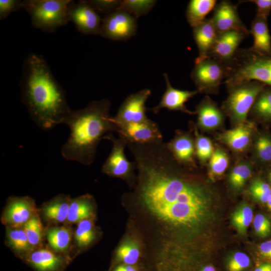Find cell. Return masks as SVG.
Masks as SVG:
<instances>
[{
  "instance_id": "obj_1",
  "label": "cell",
  "mask_w": 271,
  "mask_h": 271,
  "mask_svg": "<svg viewBox=\"0 0 271 271\" xmlns=\"http://www.w3.org/2000/svg\"><path fill=\"white\" fill-rule=\"evenodd\" d=\"M127 147L137 174L126 198L141 207L164 235L195 234L210 212L211 198L205 188L179 170L163 141Z\"/></svg>"
},
{
  "instance_id": "obj_2",
  "label": "cell",
  "mask_w": 271,
  "mask_h": 271,
  "mask_svg": "<svg viewBox=\"0 0 271 271\" xmlns=\"http://www.w3.org/2000/svg\"><path fill=\"white\" fill-rule=\"evenodd\" d=\"M20 87L22 102L39 127L48 130L64 124L72 110L64 90L42 56L34 53L27 56Z\"/></svg>"
},
{
  "instance_id": "obj_3",
  "label": "cell",
  "mask_w": 271,
  "mask_h": 271,
  "mask_svg": "<svg viewBox=\"0 0 271 271\" xmlns=\"http://www.w3.org/2000/svg\"><path fill=\"white\" fill-rule=\"evenodd\" d=\"M110 105L108 99H102L72 110L64 122L70 132L61 150L64 159L84 165L93 163L100 141L116 131L109 114Z\"/></svg>"
},
{
  "instance_id": "obj_4",
  "label": "cell",
  "mask_w": 271,
  "mask_h": 271,
  "mask_svg": "<svg viewBox=\"0 0 271 271\" xmlns=\"http://www.w3.org/2000/svg\"><path fill=\"white\" fill-rule=\"evenodd\" d=\"M227 86L244 81H256L271 87V56L259 53L250 47L239 48L225 63Z\"/></svg>"
},
{
  "instance_id": "obj_5",
  "label": "cell",
  "mask_w": 271,
  "mask_h": 271,
  "mask_svg": "<svg viewBox=\"0 0 271 271\" xmlns=\"http://www.w3.org/2000/svg\"><path fill=\"white\" fill-rule=\"evenodd\" d=\"M72 0H25L22 8L30 16L33 27L54 33L69 21L68 8Z\"/></svg>"
},
{
  "instance_id": "obj_6",
  "label": "cell",
  "mask_w": 271,
  "mask_h": 271,
  "mask_svg": "<svg viewBox=\"0 0 271 271\" xmlns=\"http://www.w3.org/2000/svg\"><path fill=\"white\" fill-rule=\"evenodd\" d=\"M266 85L256 81L228 86L229 95L224 104L226 111L237 122H244L255 99Z\"/></svg>"
},
{
  "instance_id": "obj_7",
  "label": "cell",
  "mask_w": 271,
  "mask_h": 271,
  "mask_svg": "<svg viewBox=\"0 0 271 271\" xmlns=\"http://www.w3.org/2000/svg\"><path fill=\"white\" fill-rule=\"evenodd\" d=\"M104 139L111 142V152L102 167L104 174L113 177L126 180L133 183L136 176L134 170L136 167L134 162H129L124 154V149L127 145L125 139L118 136L114 137L112 133L106 136Z\"/></svg>"
},
{
  "instance_id": "obj_8",
  "label": "cell",
  "mask_w": 271,
  "mask_h": 271,
  "mask_svg": "<svg viewBox=\"0 0 271 271\" xmlns=\"http://www.w3.org/2000/svg\"><path fill=\"white\" fill-rule=\"evenodd\" d=\"M225 77L224 63L209 57L195 63L191 73V78L199 92L216 90Z\"/></svg>"
},
{
  "instance_id": "obj_9",
  "label": "cell",
  "mask_w": 271,
  "mask_h": 271,
  "mask_svg": "<svg viewBox=\"0 0 271 271\" xmlns=\"http://www.w3.org/2000/svg\"><path fill=\"white\" fill-rule=\"evenodd\" d=\"M39 213V209L32 198L10 197L2 211L1 220L6 227H21Z\"/></svg>"
},
{
  "instance_id": "obj_10",
  "label": "cell",
  "mask_w": 271,
  "mask_h": 271,
  "mask_svg": "<svg viewBox=\"0 0 271 271\" xmlns=\"http://www.w3.org/2000/svg\"><path fill=\"white\" fill-rule=\"evenodd\" d=\"M133 16L120 10L107 14L102 20L100 35L112 40H125L133 36L137 22Z\"/></svg>"
},
{
  "instance_id": "obj_11",
  "label": "cell",
  "mask_w": 271,
  "mask_h": 271,
  "mask_svg": "<svg viewBox=\"0 0 271 271\" xmlns=\"http://www.w3.org/2000/svg\"><path fill=\"white\" fill-rule=\"evenodd\" d=\"M69 21L85 35H100L102 20L88 1H72L68 8Z\"/></svg>"
},
{
  "instance_id": "obj_12",
  "label": "cell",
  "mask_w": 271,
  "mask_h": 271,
  "mask_svg": "<svg viewBox=\"0 0 271 271\" xmlns=\"http://www.w3.org/2000/svg\"><path fill=\"white\" fill-rule=\"evenodd\" d=\"M114 123L116 132L127 143L146 144L163 141L158 125L149 118L140 122Z\"/></svg>"
},
{
  "instance_id": "obj_13",
  "label": "cell",
  "mask_w": 271,
  "mask_h": 271,
  "mask_svg": "<svg viewBox=\"0 0 271 271\" xmlns=\"http://www.w3.org/2000/svg\"><path fill=\"white\" fill-rule=\"evenodd\" d=\"M151 91L145 89L127 96L120 106L112 120L115 123L140 122L149 118L146 116V102Z\"/></svg>"
},
{
  "instance_id": "obj_14",
  "label": "cell",
  "mask_w": 271,
  "mask_h": 271,
  "mask_svg": "<svg viewBox=\"0 0 271 271\" xmlns=\"http://www.w3.org/2000/svg\"><path fill=\"white\" fill-rule=\"evenodd\" d=\"M212 22L218 34L239 30L250 34L239 17L237 6L228 1H222L214 9Z\"/></svg>"
},
{
  "instance_id": "obj_15",
  "label": "cell",
  "mask_w": 271,
  "mask_h": 271,
  "mask_svg": "<svg viewBox=\"0 0 271 271\" xmlns=\"http://www.w3.org/2000/svg\"><path fill=\"white\" fill-rule=\"evenodd\" d=\"M248 35L239 30H230L218 34L208 57L224 63L227 62L239 49L242 41Z\"/></svg>"
},
{
  "instance_id": "obj_16",
  "label": "cell",
  "mask_w": 271,
  "mask_h": 271,
  "mask_svg": "<svg viewBox=\"0 0 271 271\" xmlns=\"http://www.w3.org/2000/svg\"><path fill=\"white\" fill-rule=\"evenodd\" d=\"M166 88L159 103L151 110L158 113L160 110L166 108L170 110H178L189 114L194 112L188 110L185 103L191 97L196 95L199 91L182 90L174 88L170 83L168 75L164 74Z\"/></svg>"
},
{
  "instance_id": "obj_17",
  "label": "cell",
  "mask_w": 271,
  "mask_h": 271,
  "mask_svg": "<svg viewBox=\"0 0 271 271\" xmlns=\"http://www.w3.org/2000/svg\"><path fill=\"white\" fill-rule=\"evenodd\" d=\"M66 256L44 245L34 249L24 258L38 271H58L63 266Z\"/></svg>"
},
{
  "instance_id": "obj_18",
  "label": "cell",
  "mask_w": 271,
  "mask_h": 271,
  "mask_svg": "<svg viewBox=\"0 0 271 271\" xmlns=\"http://www.w3.org/2000/svg\"><path fill=\"white\" fill-rule=\"evenodd\" d=\"M72 225H48L45 228L47 245L54 251L65 255L73 250L74 230Z\"/></svg>"
},
{
  "instance_id": "obj_19",
  "label": "cell",
  "mask_w": 271,
  "mask_h": 271,
  "mask_svg": "<svg viewBox=\"0 0 271 271\" xmlns=\"http://www.w3.org/2000/svg\"><path fill=\"white\" fill-rule=\"evenodd\" d=\"M72 198L65 194L58 195L45 202L39 209L40 214L48 225L65 224Z\"/></svg>"
},
{
  "instance_id": "obj_20",
  "label": "cell",
  "mask_w": 271,
  "mask_h": 271,
  "mask_svg": "<svg viewBox=\"0 0 271 271\" xmlns=\"http://www.w3.org/2000/svg\"><path fill=\"white\" fill-rule=\"evenodd\" d=\"M218 35L211 18L206 19L203 22L193 28V36L197 46L199 55L195 63L207 58Z\"/></svg>"
},
{
  "instance_id": "obj_21",
  "label": "cell",
  "mask_w": 271,
  "mask_h": 271,
  "mask_svg": "<svg viewBox=\"0 0 271 271\" xmlns=\"http://www.w3.org/2000/svg\"><path fill=\"white\" fill-rule=\"evenodd\" d=\"M166 146L179 164H194L195 145L191 136L187 133L178 132Z\"/></svg>"
},
{
  "instance_id": "obj_22",
  "label": "cell",
  "mask_w": 271,
  "mask_h": 271,
  "mask_svg": "<svg viewBox=\"0 0 271 271\" xmlns=\"http://www.w3.org/2000/svg\"><path fill=\"white\" fill-rule=\"evenodd\" d=\"M94 201L88 194L72 198L67 221L65 224L72 225L94 217Z\"/></svg>"
},
{
  "instance_id": "obj_23",
  "label": "cell",
  "mask_w": 271,
  "mask_h": 271,
  "mask_svg": "<svg viewBox=\"0 0 271 271\" xmlns=\"http://www.w3.org/2000/svg\"><path fill=\"white\" fill-rule=\"evenodd\" d=\"M249 33L253 37V44L250 48L259 53L271 56V36L267 20L256 16Z\"/></svg>"
},
{
  "instance_id": "obj_24",
  "label": "cell",
  "mask_w": 271,
  "mask_h": 271,
  "mask_svg": "<svg viewBox=\"0 0 271 271\" xmlns=\"http://www.w3.org/2000/svg\"><path fill=\"white\" fill-rule=\"evenodd\" d=\"M198 124L204 129H212L219 126L223 115L216 105L208 98L203 100L197 107Z\"/></svg>"
},
{
  "instance_id": "obj_25",
  "label": "cell",
  "mask_w": 271,
  "mask_h": 271,
  "mask_svg": "<svg viewBox=\"0 0 271 271\" xmlns=\"http://www.w3.org/2000/svg\"><path fill=\"white\" fill-rule=\"evenodd\" d=\"M251 126L241 124L221 134L219 139L233 150L241 152L249 145L252 134Z\"/></svg>"
},
{
  "instance_id": "obj_26",
  "label": "cell",
  "mask_w": 271,
  "mask_h": 271,
  "mask_svg": "<svg viewBox=\"0 0 271 271\" xmlns=\"http://www.w3.org/2000/svg\"><path fill=\"white\" fill-rule=\"evenodd\" d=\"M93 220V218L87 219L77 223L73 247V250L77 253L88 248L96 240L97 231Z\"/></svg>"
},
{
  "instance_id": "obj_27",
  "label": "cell",
  "mask_w": 271,
  "mask_h": 271,
  "mask_svg": "<svg viewBox=\"0 0 271 271\" xmlns=\"http://www.w3.org/2000/svg\"><path fill=\"white\" fill-rule=\"evenodd\" d=\"M5 243L14 253L24 258L34 249L30 244L23 227H6Z\"/></svg>"
},
{
  "instance_id": "obj_28",
  "label": "cell",
  "mask_w": 271,
  "mask_h": 271,
  "mask_svg": "<svg viewBox=\"0 0 271 271\" xmlns=\"http://www.w3.org/2000/svg\"><path fill=\"white\" fill-rule=\"evenodd\" d=\"M215 0H192L189 3L186 12L188 23L194 27L203 22L206 16L216 6Z\"/></svg>"
},
{
  "instance_id": "obj_29",
  "label": "cell",
  "mask_w": 271,
  "mask_h": 271,
  "mask_svg": "<svg viewBox=\"0 0 271 271\" xmlns=\"http://www.w3.org/2000/svg\"><path fill=\"white\" fill-rule=\"evenodd\" d=\"M23 227L30 244L34 249L44 245L45 228L40 213L32 218Z\"/></svg>"
},
{
  "instance_id": "obj_30",
  "label": "cell",
  "mask_w": 271,
  "mask_h": 271,
  "mask_svg": "<svg viewBox=\"0 0 271 271\" xmlns=\"http://www.w3.org/2000/svg\"><path fill=\"white\" fill-rule=\"evenodd\" d=\"M258 116L271 120V87L266 86L260 92L251 108Z\"/></svg>"
},
{
  "instance_id": "obj_31",
  "label": "cell",
  "mask_w": 271,
  "mask_h": 271,
  "mask_svg": "<svg viewBox=\"0 0 271 271\" xmlns=\"http://www.w3.org/2000/svg\"><path fill=\"white\" fill-rule=\"evenodd\" d=\"M140 251L134 241L128 240L121 244L115 252L116 259L123 264L133 265L138 261Z\"/></svg>"
},
{
  "instance_id": "obj_32",
  "label": "cell",
  "mask_w": 271,
  "mask_h": 271,
  "mask_svg": "<svg viewBox=\"0 0 271 271\" xmlns=\"http://www.w3.org/2000/svg\"><path fill=\"white\" fill-rule=\"evenodd\" d=\"M156 3L154 0H125L121 1L118 9L124 11L134 18L144 16L148 13Z\"/></svg>"
},
{
  "instance_id": "obj_33",
  "label": "cell",
  "mask_w": 271,
  "mask_h": 271,
  "mask_svg": "<svg viewBox=\"0 0 271 271\" xmlns=\"http://www.w3.org/2000/svg\"><path fill=\"white\" fill-rule=\"evenodd\" d=\"M253 219V211L251 207L246 204L240 206L233 213L231 216L232 225L240 234H244Z\"/></svg>"
},
{
  "instance_id": "obj_34",
  "label": "cell",
  "mask_w": 271,
  "mask_h": 271,
  "mask_svg": "<svg viewBox=\"0 0 271 271\" xmlns=\"http://www.w3.org/2000/svg\"><path fill=\"white\" fill-rule=\"evenodd\" d=\"M229 159L227 154L221 149L215 150L209 162V176L212 180L221 176L227 169Z\"/></svg>"
},
{
  "instance_id": "obj_35",
  "label": "cell",
  "mask_w": 271,
  "mask_h": 271,
  "mask_svg": "<svg viewBox=\"0 0 271 271\" xmlns=\"http://www.w3.org/2000/svg\"><path fill=\"white\" fill-rule=\"evenodd\" d=\"M251 175V169L249 165L245 163L239 164L231 170L229 176V182L233 188L239 190L244 185Z\"/></svg>"
},
{
  "instance_id": "obj_36",
  "label": "cell",
  "mask_w": 271,
  "mask_h": 271,
  "mask_svg": "<svg viewBox=\"0 0 271 271\" xmlns=\"http://www.w3.org/2000/svg\"><path fill=\"white\" fill-rule=\"evenodd\" d=\"M195 148L197 158L201 162H205L210 159L213 153V148L211 141L207 138L199 134L196 129Z\"/></svg>"
},
{
  "instance_id": "obj_37",
  "label": "cell",
  "mask_w": 271,
  "mask_h": 271,
  "mask_svg": "<svg viewBox=\"0 0 271 271\" xmlns=\"http://www.w3.org/2000/svg\"><path fill=\"white\" fill-rule=\"evenodd\" d=\"M249 192L256 200L261 203H266L271 194V189L266 183L259 179H255L251 184Z\"/></svg>"
},
{
  "instance_id": "obj_38",
  "label": "cell",
  "mask_w": 271,
  "mask_h": 271,
  "mask_svg": "<svg viewBox=\"0 0 271 271\" xmlns=\"http://www.w3.org/2000/svg\"><path fill=\"white\" fill-rule=\"evenodd\" d=\"M249 256L242 252H237L231 256L226 263L228 271H243L250 265Z\"/></svg>"
},
{
  "instance_id": "obj_39",
  "label": "cell",
  "mask_w": 271,
  "mask_h": 271,
  "mask_svg": "<svg viewBox=\"0 0 271 271\" xmlns=\"http://www.w3.org/2000/svg\"><path fill=\"white\" fill-rule=\"evenodd\" d=\"M255 147L256 154L261 161H271V138L268 135L260 136L256 141Z\"/></svg>"
},
{
  "instance_id": "obj_40",
  "label": "cell",
  "mask_w": 271,
  "mask_h": 271,
  "mask_svg": "<svg viewBox=\"0 0 271 271\" xmlns=\"http://www.w3.org/2000/svg\"><path fill=\"white\" fill-rule=\"evenodd\" d=\"M253 225L255 233L260 237H266L271 232L270 222L263 214H258L255 216Z\"/></svg>"
},
{
  "instance_id": "obj_41",
  "label": "cell",
  "mask_w": 271,
  "mask_h": 271,
  "mask_svg": "<svg viewBox=\"0 0 271 271\" xmlns=\"http://www.w3.org/2000/svg\"><path fill=\"white\" fill-rule=\"evenodd\" d=\"M121 1L117 0H91L90 4L99 13L108 14L118 9Z\"/></svg>"
},
{
  "instance_id": "obj_42",
  "label": "cell",
  "mask_w": 271,
  "mask_h": 271,
  "mask_svg": "<svg viewBox=\"0 0 271 271\" xmlns=\"http://www.w3.org/2000/svg\"><path fill=\"white\" fill-rule=\"evenodd\" d=\"M21 0H0V20L7 18L12 13L22 9Z\"/></svg>"
},
{
  "instance_id": "obj_43",
  "label": "cell",
  "mask_w": 271,
  "mask_h": 271,
  "mask_svg": "<svg viewBox=\"0 0 271 271\" xmlns=\"http://www.w3.org/2000/svg\"><path fill=\"white\" fill-rule=\"evenodd\" d=\"M256 6V16L267 20L271 11V0H251Z\"/></svg>"
},
{
  "instance_id": "obj_44",
  "label": "cell",
  "mask_w": 271,
  "mask_h": 271,
  "mask_svg": "<svg viewBox=\"0 0 271 271\" xmlns=\"http://www.w3.org/2000/svg\"><path fill=\"white\" fill-rule=\"evenodd\" d=\"M258 253L264 259L271 261V240L261 243L258 246Z\"/></svg>"
},
{
  "instance_id": "obj_45",
  "label": "cell",
  "mask_w": 271,
  "mask_h": 271,
  "mask_svg": "<svg viewBox=\"0 0 271 271\" xmlns=\"http://www.w3.org/2000/svg\"><path fill=\"white\" fill-rule=\"evenodd\" d=\"M112 271H138L132 265L122 264L115 267Z\"/></svg>"
},
{
  "instance_id": "obj_46",
  "label": "cell",
  "mask_w": 271,
  "mask_h": 271,
  "mask_svg": "<svg viewBox=\"0 0 271 271\" xmlns=\"http://www.w3.org/2000/svg\"><path fill=\"white\" fill-rule=\"evenodd\" d=\"M254 271H271V263L267 262L261 263Z\"/></svg>"
},
{
  "instance_id": "obj_47",
  "label": "cell",
  "mask_w": 271,
  "mask_h": 271,
  "mask_svg": "<svg viewBox=\"0 0 271 271\" xmlns=\"http://www.w3.org/2000/svg\"><path fill=\"white\" fill-rule=\"evenodd\" d=\"M199 271H216L215 267L212 265H206Z\"/></svg>"
},
{
  "instance_id": "obj_48",
  "label": "cell",
  "mask_w": 271,
  "mask_h": 271,
  "mask_svg": "<svg viewBox=\"0 0 271 271\" xmlns=\"http://www.w3.org/2000/svg\"><path fill=\"white\" fill-rule=\"evenodd\" d=\"M266 203L269 210L271 212V194L270 195Z\"/></svg>"
},
{
  "instance_id": "obj_49",
  "label": "cell",
  "mask_w": 271,
  "mask_h": 271,
  "mask_svg": "<svg viewBox=\"0 0 271 271\" xmlns=\"http://www.w3.org/2000/svg\"><path fill=\"white\" fill-rule=\"evenodd\" d=\"M268 178H269V181L270 188H271V171L268 174Z\"/></svg>"
}]
</instances>
